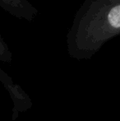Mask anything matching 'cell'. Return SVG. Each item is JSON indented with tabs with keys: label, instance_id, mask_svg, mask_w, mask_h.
<instances>
[{
	"label": "cell",
	"instance_id": "6da1fadb",
	"mask_svg": "<svg viewBox=\"0 0 120 121\" xmlns=\"http://www.w3.org/2000/svg\"><path fill=\"white\" fill-rule=\"evenodd\" d=\"M118 36L120 0H84L67 33V51L74 59H91Z\"/></svg>",
	"mask_w": 120,
	"mask_h": 121
},
{
	"label": "cell",
	"instance_id": "7a4b0ae2",
	"mask_svg": "<svg viewBox=\"0 0 120 121\" xmlns=\"http://www.w3.org/2000/svg\"><path fill=\"white\" fill-rule=\"evenodd\" d=\"M0 8L11 16L26 22H32L39 13L30 0H0Z\"/></svg>",
	"mask_w": 120,
	"mask_h": 121
},
{
	"label": "cell",
	"instance_id": "3957f363",
	"mask_svg": "<svg viewBox=\"0 0 120 121\" xmlns=\"http://www.w3.org/2000/svg\"><path fill=\"white\" fill-rule=\"evenodd\" d=\"M0 82L4 86L13 101V106L23 105L28 100V96L20 86L13 82L12 78L0 68Z\"/></svg>",
	"mask_w": 120,
	"mask_h": 121
},
{
	"label": "cell",
	"instance_id": "277c9868",
	"mask_svg": "<svg viewBox=\"0 0 120 121\" xmlns=\"http://www.w3.org/2000/svg\"><path fill=\"white\" fill-rule=\"evenodd\" d=\"M12 60V53L10 50L7 42L0 33V61L3 63H11Z\"/></svg>",
	"mask_w": 120,
	"mask_h": 121
}]
</instances>
